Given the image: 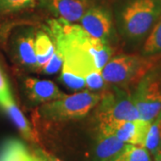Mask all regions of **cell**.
I'll list each match as a JSON object with an SVG mask.
<instances>
[{"label": "cell", "mask_w": 161, "mask_h": 161, "mask_svg": "<svg viewBox=\"0 0 161 161\" xmlns=\"http://www.w3.org/2000/svg\"><path fill=\"white\" fill-rule=\"evenodd\" d=\"M56 49L63 57L62 68L85 78L92 71H101L112 49L107 41L93 38L79 24L62 18L52 19L47 26Z\"/></svg>", "instance_id": "cell-1"}, {"label": "cell", "mask_w": 161, "mask_h": 161, "mask_svg": "<svg viewBox=\"0 0 161 161\" xmlns=\"http://www.w3.org/2000/svg\"><path fill=\"white\" fill-rule=\"evenodd\" d=\"M97 106L99 135H109L118 124L140 118L132 96L122 88L114 87L103 92Z\"/></svg>", "instance_id": "cell-2"}, {"label": "cell", "mask_w": 161, "mask_h": 161, "mask_svg": "<svg viewBox=\"0 0 161 161\" xmlns=\"http://www.w3.org/2000/svg\"><path fill=\"white\" fill-rule=\"evenodd\" d=\"M161 55L138 56L120 55L110 58L105 64L101 74L106 82L120 87L137 84L150 71Z\"/></svg>", "instance_id": "cell-3"}, {"label": "cell", "mask_w": 161, "mask_h": 161, "mask_svg": "<svg viewBox=\"0 0 161 161\" xmlns=\"http://www.w3.org/2000/svg\"><path fill=\"white\" fill-rule=\"evenodd\" d=\"M161 14V0H132L121 14L122 31L130 40H142Z\"/></svg>", "instance_id": "cell-4"}, {"label": "cell", "mask_w": 161, "mask_h": 161, "mask_svg": "<svg viewBox=\"0 0 161 161\" xmlns=\"http://www.w3.org/2000/svg\"><path fill=\"white\" fill-rule=\"evenodd\" d=\"M101 98L100 93L81 92L44 103L40 107V114L46 119L67 121L80 119L94 108Z\"/></svg>", "instance_id": "cell-5"}, {"label": "cell", "mask_w": 161, "mask_h": 161, "mask_svg": "<svg viewBox=\"0 0 161 161\" xmlns=\"http://www.w3.org/2000/svg\"><path fill=\"white\" fill-rule=\"evenodd\" d=\"M132 99L140 118L152 122L161 111V65L153 66L140 80Z\"/></svg>", "instance_id": "cell-6"}, {"label": "cell", "mask_w": 161, "mask_h": 161, "mask_svg": "<svg viewBox=\"0 0 161 161\" xmlns=\"http://www.w3.org/2000/svg\"><path fill=\"white\" fill-rule=\"evenodd\" d=\"M80 25L93 38L107 41L112 30L109 13L100 7L89 8L80 20Z\"/></svg>", "instance_id": "cell-7"}, {"label": "cell", "mask_w": 161, "mask_h": 161, "mask_svg": "<svg viewBox=\"0 0 161 161\" xmlns=\"http://www.w3.org/2000/svg\"><path fill=\"white\" fill-rule=\"evenodd\" d=\"M150 123L151 122H147L141 118L125 121L118 124L113 129L111 134H114L125 143L144 146Z\"/></svg>", "instance_id": "cell-8"}, {"label": "cell", "mask_w": 161, "mask_h": 161, "mask_svg": "<svg viewBox=\"0 0 161 161\" xmlns=\"http://www.w3.org/2000/svg\"><path fill=\"white\" fill-rule=\"evenodd\" d=\"M24 86L29 98L37 103H46L63 97V92L50 80H40L36 78H26Z\"/></svg>", "instance_id": "cell-9"}, {"label": "cell", "mask_w": 161, "mask_h": 161, "mask_svg": "<svg viewBox=\"0 0 161 161\" xmlns=\"http://www.w3.org/2000/svg\"><path fill=\"white\" fill-rule=\"evenodd\" d=\"M53 10L66 22H80L89 9L88 0H49Z\"/></svg>", "instance_id": "cell-10"}, {"label": "cell", "mask_w": 161, "mask_h": 161, "mask_svg": "<svg viewBox=\"0 0 161 161\" xmlns=\"http://www.w3.org/2000/svg\"><path fill=\"white\" fill-rule=\"evenodd\" d=\"M0 108L6 112V115L9 116V118L14 124V125L17 127L24 138L32 142L37 141L35 133L30 126L29 122L22 113L21 109L16 106L12 97V94H9L5 98L0 99Z\"/></svg>", "instance_id": "cell-11"}, {"label": "cell", "mask_w": 161, "mask_h": 161, "mask_svg": "<svg viewBox=\"0 0 161 161\" xmlns=\"http://www.w3.org/2000/svg\"><path fill=\"white\" fill-rule=\"evenodd\" d=\"M126 143L117 139L114 134L99 135L96 143L92 161H111L120 153Z\"/></svg>", "instance_id": "cell-12"}, {"label": "cell", "mask_w": 161, "mask_h": 161, "mask_svg": "<svg viewBox=\"0 0 161 161\" xmlns=\"http://www.w3.org/2000/svg\"><path fill=\"white\" fill-rule=\"evenodd\" d=\"M16 54L20 63L26 68L37 71V58L35 53V37L32 32L20 35L15 42Z\"/></svg>", "instance_id": "cell-13"}, {"label": "cell", "mask_w": 161, "mask_h": 161, "mask_svg": "<svg viewBox=\"0 0 161 161\" xmlns=\"http://www.w3.org/2000/svg\"><path fill=\"white\" fill-rule=\"evenodd\" d=\"M54 42L43 31L38 32L35 36V53L37 58V71H40L41 68L46 64L52 58L55 52Z\"/></svg>", "instance_id": "cell-14"}, {"label": "cell", "mask_w": 161, "mask_h": 161, "mask_svg": "<svg viewBox=\"0 0 161 161\" xmlns=\"http://www.w3.org/2000/svg\"><path fill=\"white\" fill-rule=\"evenodd\" d=\"M143 147L154 156L161 151V111L150 123Z\"/></svg>", "instance_id": "cell-15"}, {"label": "cell", "mask_w": 161, "mask_h": 161, "mask_svg": "<svg viewBox=\"0 0 161 161\" xmlns=\"http://www.w3.org/2000/svg\"><path fill=\"white\" fill-rule=\"evenodd\" d=\"M142 55L147 57L161 55V14L144 42Z\"/></svg>", "instance_id": "cell-16"}, {"label": "cell", "mask_w": 161, "mask_h": 161, "mask_svg": "<svg viewBox=\"0 0 161 161\" xmlns=\"http://www.w3.org/2000/svg\"><path fill=\"white\" fill-rule=\"evenodd\" d=\"M32 156L21 142H10L2 151L0 161H30Z\"/></svg>", "instance_id": "cell-17"}, {"label": "cell", "mask_w": 161, "mask_h": 161, "mask_svg": "<svg viewBox=\"0 0 161 161\" xmlns=\"http://www.w3.org/2000/svg\"><path fill=\"white\" fill-rule=\"evenodd\" d=\"M111 161H151L150 153L143 146L126 144L124 150Z\"/></svg>", "instance_id": "cell-18"}, {"label": "cell", "mask_w": 161, "mask_h": 161, "mask_svg": "<svg viewBox=\"0 0 161 161\" xmlns=\"http://www.w3.org/2000/svg\"><path fill=\"white\" fill-rule=\"evenodd\" d=\"M60 78L66 86L70 87L72 89L78 90V89L86 88L85 79L83 77H80L79 75L70 72L68 70L62 68V73H61Z\"/></svg>", "instance_id": "cell-19"}, {"label": "cell", "mask_w": 161, "mask_h": 161, "mask_svg": "<svg viewBox=\"0 0 161 161\" xmlns=\"http://www.w3.org/2000/svg\"><path fill=\"white\" fill-rule=\"evenodd\" d=\"M63 62V57L61 56V54L57 49H55V52H54L52 58H50V60L41 68L40 72H42V73L47 74V75L56 74L62 68Z\"/></svg>", "instance_id": "cell-20"}, {"label": "cell", "mask_w": 161, "mask_h": 161, "mask_svg": "<svg viewBox=\"0 0 161 161\" xmlns=\"http://www.w3.org/2000/svg\"><path fill=\"white\" fill-rule=\"evenodd\" d=\"M85 83L86 88H89L90 90H99L102 89L106 85V80H104L101 71H92L90 74L85 76Z\"/></svg>", "instance_id": "cell-21"}, {"label": "cell", "mask_w": 161, "mask_h": 161, "mask_svg": "<svg viewBox=\"0 0 161 161\" xmlns=\"http://www.w3.org/2000/svg\"><path fill=\"white\" fill-rule=\"evenodd\" d=\"M35 0H0V11L11 12L25 7Z\"/></svg>", "instance_id": "cell-22"}, {"label": "cell", "mask_w": 161, "mask_h": 161, "mask_svg": "<svg viewBox=\"0 0 161 161\" xmlns=\"http://www.w3.org/2000/svg\"><path fill=\"white\" fill-rule=\"evenodd\" d=\"M9 94H11V92H10L8 82H7L6 76L0 68V99L5 98Z\"/></svg>", "instance_id": "cell-23"}, {"label": "cell", "mask_w": 161, "mask_h": 161, "mask_svg": "<svg viewBox=\"0 0 161 161\" xmlns=\"http://www.w3.org/2000/svg\"><path fill=\"white\" fill-rule=\"evenodd\" d=\"M44 155L46 157L47 161H61L60 159H58V158L54 157V156L48 155V154H47V153H44Z\"/></svg>", "instance_id": "cell-24"}, {"label": "cell", "mask_w": 161, "mask_h": 161, "mask_svg": "<svg viewBox=\"0 0 161 161\" xmlns=\"http://www.w3.org/2000/svg\"><path fill=\"white\" fill-rule=\"evenodd\" d=\"M37 155V158H38V161H47V158L45 155H44V153H38V154H36Z\"/></svg>", "instance_id": "cell-25"}, {"label": "cell", "mask_w": 161, "mask_h": 161, "mask_svg": "<svg viewBox=\"0 0 161 161\" xmlns=\"http://www.w3.org/2000/svg\"><path fill=\"white\" fill-rule=\"evenodd\" d=\"M153 161H161V151L154 156V160Z\"/></svg>", "instance_id": "cell-26"}]
</instances>
